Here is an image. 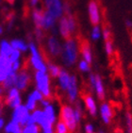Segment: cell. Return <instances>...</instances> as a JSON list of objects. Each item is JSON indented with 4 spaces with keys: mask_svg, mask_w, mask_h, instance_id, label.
<instances>
[{
    "mask_svg": "<svg viewBox=\"0 0 132 133\" xmlns=\"http://www.w3.org/2000/svg\"><path fill=\"white\" fill-rule=\"evenodd\" d=\"M61 59L66 66H72L76 63L78 56V45L75 39L69 38L61 47Z\"/></svg>",
    "mask_w": 132,
    "mask_h": 133,
    "instance_id": "cell-1",
    "label": "cell"
},
{
    "mask_svg": "<svg viewBox=\"0 0 132 133\" xmlns=\"http://www.w3.org/2000/svg\"><path fill=\"white\" fill-rule=\"evenodd\" d=\"M36 85H37V90L41 92L44 98L51 97V88H50V78L47 73L44 72L37 71L35 75Z\"/></svg>",
    "mask_w": 132,
    "mask_h": 133,
    "instance_id": "cell-2",
    "label": "cell"
},
{
    "mask_svg": "<svg viewBox=\"0 0 132 133\" xmlns=\"http://www.w3.org/2000/svg\"><path fill=\"white\" fill-rule=\"evenodd\" d=\"M61 120L67 125L70 132H74L77 128V122L74 115V108L70 105H63L61 109L60 113Z\"/></svg>",
    "mask_w": 132,
    "mask_h": 133,
    "instance_id": "cell-3",
    "label": "cell"
},
{
    "mask_svg": "<svg viewBox=\"0 0 132 133\" xmlns=\"http://www.w3.org/2000/svg\"><path fill=\"white\" fill-rule=\"evenodd\" d=\"M28 47H29V50L31 52V56L30 59H29L30 64L37 71L47 73V65H46L44 61H43L41 53H39L38 49L35 46V44H33L32 42H30L29 44H28Z\"/></svg>",
    "mask_w": 132,
    "mask_h": 133,
    "instance_id": "cell-4",
    "label": "cell"
},
{
    "mask_svg": "<svg viewBox=\"0 0 132 133\" xmlns=\"http://www.w3.org/2000/svg\"><path fill=\"white\" fill-rule=\"evenodd\" d=\"M45 10L56 19H60L63 14V4L61 0H44Z\"/></svg>",
    "mask_w": 132,
    "mask_h": 133,
    "instance_id": "cell-5",
    "label": "cell"
},
{
    "mask_svg": "<svg viewBox=\"0 0 132 133\" xmlns=\"http://www.w3.org/2000/svg\"><path fill=\"white\" fill-rule=\"evenodd\" d=\"M29 111L25 108V106L20 105L14 109L12 114V121L18 123L21 127H25L28 123V117H29Z\"/></svg>",
    "mask_w": 132,
    "mask_h": 133,
    "instance_id": "cell-6",
    "label": "cell"
},
{
    "mask_svg": "<svg viewBox=\"0 0 132 133\" xmlns=\"http://www.w3.org/2000/svg\"><path fill=\"white\" fill-rule=\"evenodd\" d=\"M29 83H30V75L28 73V69L21 68L16 75L14 87L17 90H25L29 85Z\"/></svg>",
    "mask_w": 132,
    "mask_h": 133,
    "instance_id": "cell-7",
    "label": "cell"
},
{
    "mask_svg": "<svg viewBox=\"0 0 132 133\" xmlns=\"http://www.w3.org/2000/svg\"><path fill=\"white\" fill-rule=\"evenodd\" d=\"M5 103L10 107L15 109L16 107L21 105V98L19 90H17L15 87L10 88L9 90L8 95L5 97Z\"/></svg>",
    "mask_w": 132,
    "mask_h": 133,
    "instance_id": "cell-8",
    "label": "cell"
},
{
    "mask_svg": "<svg viewBox=\"0 0 132 133\" xmlns=\"http://www.w3.org/2000/svg\"><path fill=\"white\" fill-rule=\"evenodd\" d=\"M88 12H89V17L91 23L94 26H96L100 23V10H99L98 4H97L94 0H91V2L89 3L88 6Z\"/></svg>",
    "mask_w": 132,
    "mask_h": 133,
    "instance_id": "cell-9",
    "label": "cell"
},
{
    "mask_svg": "<svg viewBox=\"0 0 132 133\" xmlns=\"http://www.w3.org/2000/svg\"><path fill=\"white\" fill-rule=\"evenodd\" d=\"M34 119V122L35 124H37L38 125H40L43 129H45V128H52V124L47 120V118L45 117V114L43 112V110H35L33 111V113L31 114Z\"/></svg>",
    "mask_w": 132,
    "mask_h": 133,
    "instance_id": "cell-10",
    "label": "cell"
},
{
    "mask_svg": "<svg viewBox=\"0 0 132 133\" xmlns=\"http://www.w3.org/2000/svg\"><path fill=\"white\" fill-rule=\"evenodd\" d=\"M67 95L70 102H75L78 95V87H77V79L76 76H71L70 77V81L67 87Z\"/></svg>",
    "mask_w": 132,
    "mask_h": 133,
    "instance_id": "cell-11",
    "label": "cell"
},
{
    "mask_svg": "<svg viewBox=\"0 0 132 133\" xmlns=\"http://www.w3.org/2000/svg\"><path fill=\"white\" fill-rule=\"evenodd\" d=\"M47 50L52 57H58L61 53V43L55 36H50L47 40Z\"/></svg>",
    "mask_w": 132,
    "mask_h": 133,
    "instance_id": "cell-12",
    "label": "cell"
},
{
    "mask_svg": "<svg viewBox=\"0 0 132 133\" xmlns=\"http://www.w3.org/2000/svg\"><path fill=\"white\" fill-rule=\"evenodd\" d=\"M99 111H100V115H101L103 122L105 124H107V125L110 123V120H111L112 116H113V111H112L110 105L108 104V103H103L100 106Z\"/></svg>",
    "mask_w": 132,
    "mask_h": 133,
    "instance_id": "cell-13",
    "label": "cell"
},
{
    "mask_svg": "<svg viewBox=\"0 0 132 133\" xmlns=\"http://www.w3.org/2000/svg\"><path fill=\"white\" fill-rule=\"evenodd\" d=\"M58 31L61 35L63 37L64 39H69L71 38V31L68 26V20H67V16H62L60 18V22H58Z\"/></svg>",
    "mask_w": 132,
    "mask_h": 133,
    "instance_id": "cell-14",
    "label": "cell"
},
{
    "mask_svg": "<svg viewBox=\"0 0 132 133\" xmlns=\"http://www.w3.org/2000/svg\"><path fill=\"white\" fill-rule=\"evenodd\" d=\"M56 20H57L56 18H54L50 13H48L46 10H44L43 13L41 28L42 29H44V30L51 29V28H54L55 25H56Z\"/></svg>",
    "mask_w": 132,
    "mask_h": 133,
    "instance_id": "cell-15",
    "label": "cell"
},
{
    "mask_svg": "<svg viewBox=\"0 0 132 133\" xmlns=\"http://www.w3.org/2000/svg\"><path fill=\"white\" fill-rule=\"evenodd\" d=\"M70 75L66 70L61 69V72H60V75L58 77V85H60V88H61V91H64L66 92L67 90V87L69 85V81H70Z\"/></svg>",
    "mask_w": 132,
    "mask_h": 133,
    "instance_id": "cell-16",
    "label": "cell"
},
{
    "mask_svg": "<svg viewBox=\"0 0 132 133\" xmlns=\"http://www.w3.org/2000/svg\"><path fill=\"white\" fill-rule=\"evenodd\" d=\"M84 102H85V105H86L87 110H89V112L91 115L95 116L97 113V106L96 102L94 98L91 96V95H85L84 96Z\"/></svg>",
    "mask_w": 132,
    "mask_h": 133,
    "instance_id": "cell-17",
    "label": "cell"
},
{
    "mask_svg": "<svg viewBox=\"0 0 132 133\" xmlns=\"http://www.w3.org/2000/svg\"><path fill=\"white\" fill-rule=\"evenodd\" d=\"M80 51H81L82 59L84 61H86L88 63L91 64L93 62V54H91V46L87 42H83L80 46Z\"/></svg>",
    "mask_w": 132,
    "mask_h": 133,
    "instance_id": "cell-18",
    "label": "cell"
},
{
    "mask_svg": "<svg viewBox=\"0 0 132 133\" xmlns=\"http://www.w3.org/2000/svg\"><path fill=\"white\" fill-rule=\"evenodd\" d=\"M94 90L96 92L97 97L100 100H103L105 98V89L104 85H103V81L100 76L95 75V84H94Z\"/></svg>",
    "mask_w": 132,
    "mask_h": 133,
    "instance_id": "cell-19",
    "label": "cell"
},
{
    "mask_svg": "<svg viewBox=\"0 0 132 133\" xmlns=\"http://www.w3.org/2000/svg\"><path fill=\"white\" fill-rule=\"evenodd\" d=\"M43 112L45 114V117L47 118V120L50 122L52 125L56 123V113H55V109L52 105H48L44 107L43 109Z\"/></svg>",
    "mask_w": 132,
    "mask_h": 133,
    "instance_id": "cell-20",
    "label": "cell"
},
{
    "mask_svg": "<svg viewBox=\"0 0 132 133\" xmlns=\"http://www.w3.org/2000/svg\"><path fill=\"white\" fill-rule=\"evenodd\" d=\"M12 47L7 41H2L0 44V56L9 58L12 52Z\"/></svg>",
    "mask_w": 132,
    "mask_h": 133,
    "instance_id": "cell-21",
    "label": "cell"
},
{
    "mask_svg": "<svg viewBox=\"0 0 132 133\" xmlns=\"http://www.w3.org/2000/svg\"><path fill=\"white\" fill-rule=\"evenodd\" d=\"M16 75L17 73H12V74H10L7 78H6L4 81L2 82L3 84V88L5 90H10V88L14 87V84H15V80H16Z\"/></svg>",
    "mask_w": 132,
    "mask_h": 133,
    "instance_id": "cell-22",
    "label": "cell"
},
{
    "mask_svg": "<svg viewBox=\"0 0 132 133\" xmlns=\"http://www.w3.org/2000/svg\"><path fill=\"white\" fill-rule=\"evenodd\" d=\"M6 133H22V128L18 123L15 122H10L5 128Z\"/></svg>",
    "mask_w": 132,
    "mask_h": 133,
    "instance_id": "cell-23",
    "label": "cell"
},
{
    "mask_svg": "<svg viewBox=\"0 0 132 133\" xmlns=\"http://www.w3.org/2000/svg\"><path fill=\"white\" fill-rule=\"evenodd\" d=\"M43 10H39V9H35L33 10V21H34V24H35L36 28H41L42 26V19H43Z\"/></svg>",
    "mask_w": 132,
    "mask_h": 133,
    "instance_id": "cell-24",
    "label": "cell"
},
{
    "mask_svg": "<svg viewBox=\"0 0 132 133\" xmlns=\"http://www.w3.org/2000/svg\"><path fill=\"white\" fill-rule=\"evenodd\" d=\"M10 45L14 50H19L20 52H25L28 50V45L21 40H12L10 43Z\"/></svg>",
    "mask_w": 132,
    "mask_h": 133,
    "instance_id": "cell-25",
    "label": "cell"
},
{
    "mask_svg": "<svg viewBox=\"0 0 132 133\" xmlns=\"http://www.w3.org/2000/svg\"><path fill=\"white\" fill-rule=\"evenodd\" d=\"M47 70H48L49 74H50V76L52 77H58L61 69L58 65H56V64L48 62V63H47Z\"/></svg>",
    "mask_w": 132,
    "mask_h": 133,
    "instance_id": "cell-26",
    "label": "cell"
},
{
    "mask_svg": "<svg viewBox=\"0 0 132 133\" xmlns=\"http://www.w3.org/2000/svg\"><path fill=\"white\" fill-rule=\"evenodd\" d=\"M54 133H71L69 128H67V125L62 122L61 120H60L58 122L56 123V127H55V130H53Z\"/></svg>",
    "mask_w": 132,
    "mask_h": 133,
    "instance_id": "cell-27",
    "label": "cell"
},
{
    "mask_svg": "<svg viewBox=\"0 0 132 133\" xmlns=\"http://www.w3.org/2000/svg\"><path fill=\"white\" fill-rule=\"evenodd\" d=\"M22 133H40V128L36 124L25 125V128H22Z\"/></svg>",
    "mask_w": 132,
    "mask_h": 133,
    "instance_id": "cell-28",
    "label": "cell"
},
{
    "mask_svg": "<svg viewBox=\"0 0 132 133\" xmlns=\"http://www.w3.org/2000/svg\"><path fill=\"white\" fill-rule=\"evenodd\" d=\"M101 28H99L98 25L96 26H94V28L91 29V39L94 40V41H96V40H99V39L101 38Z\"/></svg>",
    "mask_w": 132,
    "mask_h": 133,
    "instance_id": "cell-29",
    "label": "cell"
},
{
    "mask_svg": "<svg viewBox=\"0 0 132 133\" xmlns=\"http://www.w3.org/2000/svg\"><path fill=\"white\" fill-rule=\"evenodd\" d=\"M12 73H15V72L12 71L11 66L8 67V68H6V69H4V70H1V71H0V83H2V82L4 81L10 74H12Z\"/></svg>",
    "mask_w": 132,
    "mask_h": 133,
    "instance_id": "cell-30",
    "label": "cell"
},
{
    "mask_svg": "<svg viewBox=\"0 0 132 133\" xmlns=\"http://www.w3.org/2000/svg\"><path fill=\"white\" fill-rule=\"evenodd\" d=\"M36 103H37V101L32 97V95H29V96H28V101H27V104H25V108L28 110V111L35 110Z\"/></svg>",
    "mask_w": 132,
    "mask_h": 133,
    "instance_id": "cell-31",
    "label": "cell"
},
{
    "mask_svg": "<svg viewBox=\"0 0 132 133\" xmlns=\"http://www.w3.org/2000/svg\"><path fill=\"white\" fill-rule=\"evenodd\" d=\"M67 20H68V26L69 28H70V31H71V33L73 34L76 31V20H75V18L70 14V15H67Z\"/></svg>",
    "mask_w": 132,
    "mask_h": 133,
    "instance_id": "cell-32",
    "label": "cell"
},
{
    "mask_svg": "<svg viewBox=\"0 0 132 133\" xmlns=\"http://www.w3.org/2000/svg\"><path fill=\"white\" fill-rule=\"evenodd\" d=\"M74 115H75V118H76V121L77 122V124H78L79 121L81 120V116H82V109L78 103L76 104V108L74 109Z\"/></svg>",
    "mask_w": 132,
    "mask_h": 133,
    "instance_id": "cell-33",
    "label": "cell"
},
{
    "mask_svg": "<svg viewBox=\"0 0 132 133\" xmlns=\"http://www.w3.org/2000/svg\"><path fill=\"white\" fill-rule=\"evenodd\" d=\"M78 68H79L80 71L84 72V73L89 72L90 69H91V67H90V63H88V62H87L86 61H84V59H81V61L78 62Z\"/></svg>",
    "mask_w": 132,
    "mask_h": 133,
    "instance_id": "cell-34",
    "label": "cell"
},
{
    "mask_svg": "<svg viewBox=\"0 0 132 133\" xmlns=\"http://www.w3.org/2000/svg\"><path fill=\"white\" fill-rule=\"evenodd\" d=\"M20 55H21V52L19 51V50H14V49H13L12 52H11V54H10V57H9V61H10V63H12V62L19 61Z\"/></svg>",
    "mask_w": 132,
    "mask_h": 133,
    "instance_id": "cell-35",
    "label": "cell"
},
{
    "mask_svg": "<svg viewBox=\"0 0 132 133\" xmlns=\"http://www.w3.org/2000/svg\"><path fill=\"white\" fill-rule=\"evenodd\" d=\"M126 123L127 127V132L132 133V115L130 112H127L126 114Z\"/></svg>",
    "mask_w": 132,
    "mask_h": 133,
    "instance_id": "cell-36",
    "label": "cell"
},
{
    "mask_svg": "<svg viewBox=\"0 0 132 133\" xmlns=\"http://www.w3.org/2000/svg\"><path fill=\"white\" fill-rule=\"evenodd\" d=\"M105 51H106V53L109 56H110L113 53V44H112L111 41H109V40L106 41V44H105Z\"/></svg>",
    "mask_w": 132,
    "mask_h": 133,
    "instance_id": "cell-37",
    "label": "cell"
},
{
    "mask_svg": "<svg viewBox=\"0 0 132 133\" xmlns=\"http://www.w3.org/2000/svg\"><path fill=\"white\" fill-rule=\"evenodd\" d=\"M30 95H32V97L34 98V99H35L36 101H41V100L43 98V95L41 94V92H39L38 90H35L34 92H31Z\"/></svg>",
    "mask_w": 132,
    "mask_h": 133,
    "instance_id": "cell-38",
    "label": "cell"
},
{
    "mask_svg": "<svg viewBox=\"0 0 132 133\" xmlns=\"http://www.w3.org/2000/svg\"><path fill=\"white\" fill-rule=\"evenodd\" d=\"M35 34H36V37L38 38V40H41V39H43V29H42V28H36Z\"/></svg>",
    "mask_w": 132,
    "mask_h": 133,
    "instance_id": "cell-39",
    "label": "cell"
},
{
    "mask_svg": "<svg viewBox=\"0 0 132 133\" xmlns=\"http://www.w3.org/2000/svg\"><path fill=\"white\" fill-rule=\"evenodd\" d=\"M110 31H109V28H104V30H103V38H104V40H106V41H108V40H109V37H110Z\"/></svg>",
    "mask_w": 132,
    "mask_h": 133,
    "instance_id": "cell-40",
    "label": "cell"
},
{
    "mask_svg": "<svg viewBox=\"0 0 132 133\" xmlns=\"http://www.w3.org/2000/svg\"><path fill=\"white\" fill-rule=\"evenodd\" d=\"M89 81H90V84H91V87H94V84H95V75H94V74L90 75Z\"/></svg>",
    "mask_w": 132,
    "mask_h": 133,
    "instance_id": "cell-41",
    "label": "cell"
},
{
    "mask_svg": "<svg viewBox=\"0 0 132 133\" xmlns=\"http://www.w3.org/2000/svg\"><path fill=\"white\" fill-rule=\"evenodd\" d=\"M41 104L43 106V107H46V106L50 105V101H49V99H47V98L43 97V99L41 100Z\"/></svg>",
    "mask_w": 132,
    "mask_h": 133,
    "instance_id": "cell-42",
    "label": "cell"
},
{
    "mask_svg": "<svg viewBox=\"0 0 132 133\" xmlns=\"http://www.w3.org/2000/svg\"><path fill=\"white\" fill-rule=\"evenodd\" d=\"M43 133H54L53 132V128H45V129H43Z\"/></svg>",
    "mask_w": 132,
    "mask_h": 133,
    "instance_id": "cell-43",
    "label": "cell"
},
{
    "mask_svg": "<svg viewBox=\"0 0 132 133\" xmlns=\"http://www.w3.org/2000/svg\"><path fill=\"white\" fill-rule=\"evenodd\" d=\"M126 26H127V28H132V22L130 20H127L126 21Z\"/></svg>",
    "mask_w": 132,
    "mask_h": 133,
    "instance_id": "cell-44",
    "label": "cell"
},
{
    "mask_svg": "<svg viewBox=\"0 0 132 133\" xmlns=\"http://www.w3.org/2000/svg\"><path fill=\"white\" fill-rule=\"evenodd\" d=\"M39 0H30V5L32 6V7H34V6H36L37 4H38Z\"/></svg>",
    "mask_w": 132,
    "mask_h": 133,
    "instance_id": "cell-45",
    "label": "cell"
},
{
    "mask_svg": "<svg viewBox=\"0 0 132 133\" xmlns=\"http://www.w3.org/2000/svg\"><path fill=\"white\" fill-rule=\"evenodd\" d=\"M4 127V119H2V118H0V129Z\"/></svg>",
    "mask_w": 132,
    "mask_h": 133,
    "instance_id": "cell-46",
    "label": "cell"
},
{
    "mask_svg": "<svg viewBox=\"0 0 132 133\" xmlns=\"http://www.w3.org/2000/svg\"><path fill=\"white\" fill-rule=\"evenodd\" d=\"M5 1H6V2H8L9 4H13L15 0H5Z\"/></svg>",
    "mask_w": 132,
    "mask_h": 133,
    "instance_id": "cell-47",
    "label": "cell"
},
{
    "mask_svg": "<svg viewBox=\"0 0 132 133\" xmlns=\"http://www.w3.org/2000/svg\"><path fill=\"white\" fill-rule=\"evenodd\" d=\"M2 32H3V28L2 26H0V34H2Z\"/></svg>",
    "mask_w": 132,
    "mask_h": 133,
    "instance_id": "cell-48",
    "label": "cell"
},
{
    "mask_svg": "<svg viewBox=\"0 0 132 133\" xmlns=\"http://www.w3.org/2000/svg\"><path fill=\"white\" fill-rule=\"evenodd\" d=\"M98 133H105V132H104V131H103V130H100V131H99Z\"/></svg>",
    "mask_w": 132,
    "mask_h": 133,
    "instance_id": "cell-49",
    "label": "cell"
},
{
    "mask_svg": "<svg viewBox=\"0 0 132 133\" xmlns=\"http://www.w3.org/2000/svg\"><path fill=\"white\" fill-rule=\"evenodd\" d=\"M1 104V103H0ZM0 113H1V105H0Z\"/></svg>",
    "mask_w": 132,
    "mask_h": 133,
    "instance_id": "cell-50",
    "label": "cell"
},
{
    "mask_svg": "<svg viewBox=\"0 0 132 133\" xmlns=\"http://www.w3.org/2000/svg\"><path fill=\"white\" fill-rule=\"evenodd\" d=\"M91 133H95V132H94V131H93V132H91Z\"/></svg>",
    "mask_w": 132,
    "mask_h": 133,
    "instance_id": "cell-51",
    "label": "cell"
}]
</instances>
